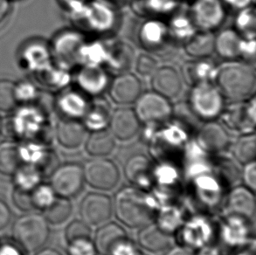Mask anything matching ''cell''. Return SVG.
<instances>
[{
    "instance_id": "cell-2",
    "label": "cell",
    "mask_w": 256,
    "mask_h": 255,
    "mask_svg": "<svg viewBox=\"0 0 256 255\" xmlns=\"http://www.w3.org/2000/svg\"><path fill=\"white\" fill-rule=\"evenodd\" d=\"M114 212L122 224L139 229L152 223L155 217V204L140 189L124 187L116 195Z\"/></svg>"
},
{
    "instance_id": "cell-44",
    "label": "cell",
    "mask_w": 256,
    "mask_h": 255,
    "mask_svg": "<svg viewBox=\"0 0 256 255\" xmlns=\"http://www.w3.org/2000/svg\"><path fill=\"white\" fill-rule=\"evenodd\" d=\"M133 65L135 66L136 72L142 77H152L158 68V62L155 57L146 52L136 56Z\"/></svg>"
},
{
    "instance_id": "cell-58",
    "label": "cell",
    "mask_w": 256,
    "mask_h": 255,
    "mask_svg": "<svg viewBox=\"0 0 256 255\" xmlns=\"http://www.w3.org/2000/svg\"><path fill=\"white\" fill-rule=\"evenodd\" d=\"M208 245L204 246H202L201 248L202 250L200 251V254L198 255H218V251L217 249L215 248H209L208 246Z\"/></svg>"
},
{
    "instance_id": "cell-13",
    "label": "cell",
    "mask_w": 256,
    "mask_h": 255,
    "mask_svg": "<svg viewBox=\"0 0 256 255\" xmlns=\"http://www.w3.org/2000/svg\"><path fill=\"white\" fill-rule=\"evenodd\" d=\"M190 16L197 29L212 32L225 20L224 3L222 0H195Z\"/></svg>"
},
{
    "instance_id": "cell-39",
    "label": "cell",
    "mask_w": 256,
    "mask_h": 255,
    "mask_svg": "<svg viewBox=\"0 0 256 255\" xmlns=\"http://www.w3.org/2000/svg\"><path fill=\"white\" fill-rule=\"evenodd\" d=\"M38 76L40 80L50 88H63L68 85L71 80L70 70L54 64Z\"/></svg>"
},
{
    "instance_id": "cell-4",
    "label": "cell",
    "mask_w": 256,
    "mask_h": 255,
    "mask_svg": "<svg viewBox=\"0 0 256 255\" xmlns=\"http://www.w3.org/2000/svg\"><path fill=\"white\" fill-rule=\"evenodd\" d=\"M70 20L82 30L105 34L114 28L116 14L110 4L104 1H91L76 10H71Z\"/></svg>"
},
{
    "instance_id": "cell-61",
    "label": "cell",
    "mask_w": 256,
    "mask_h": 255,
    "mask_svg": "<svg viewBox=\"0 0 256 255\" xmlns=\"http://www.w3.org/2000/svg\"><path fill=\"white\" fill-rule=\"evenodd\" d=\"M0 130H1V121H0Z\"/></svg>"
},
{
    "instance_id": "cell-26",
    "label": "cell",
    "mask_w": 256,
    "mask_h": 255,
    "mask_svg": "<svg viewBox=\"0 0 256 255\" xmlns=\"http://www.w3.org/2000/svg\"><path fill=\"white\" fill-rule=\"evenodd\" d=\"M135 52L130 46L125 42H118L108 46L105 64L111 72L121 74L128 72L135 60Z\"/></svg>"
},
{
    "instance_id": "cell-19",
    "label": "cell",
    "mask_w": 256,
    "mask_h": 255,
    "mask_svg": "<svg viewBox=\"0 0 256 255\" xmlns=\"http://www.w3.org/2000/svg\"><path fill=\"white\" fill-rule=\"evenodd\" d=\"M77 85L84 94L97 96L108 86V76L102 66L84 65L77 72Z\"/></svg>"
},
{
    "instance_id": "cell-14",
    "label": "cell",
    "mask_w": 256,
    "mask_h": 255,
    "mask_svg": "<svg viewBox=\"0 0 256 255\" xmlns=\"http://www.w3.org/2000/svg\"><path fill=\"white\" fill-rule=\"evenodd\" d=\"M110 96L114 104L127 106L135 104L142 94V83L140 80L130 72L118 74L110 86Z\"/></svg>"
},
{
    "instance_id": "cell-27",
    "label": "cell",
    "mask_w": 256,
    "mask_h": 255,
    "mask_svg": "<svg viewBox=\"0 0 256 255\" xmlns=\"http://www.w3.org/2000/svg\"><path fill=\"white\" fill-rule=\"evenodd\" d=\"M111 114V108L107 100L96 98L90 102L82 124L90 131L105 130L110 124Z\"/></svg>"
},
{
    "instance_id": "cell-48",
    "label": "cell",
    "mask_w": 256,
    "mask_h": 255,
    "mask_svg": "<svg viewBox=\"0 0 256 255\" xmlns=\"http://www.w3.org/2000/svg\"><path fill=\"white\" fill-rule=\"evenodd\" d=\"M34 202L35 209L44 210L52 203L56 198V194L48 184H40L34 188Z\"/></svg>"
},
{
    "instance_id": "cell-46",
    "label": "cell",
    "mask_w": 256,
    "mask_h": 255,
    "mask_svg": "<svg viewBox=\"0 0 256 255\" xmlns=\"http://www.w3.org/2000/svg\"><path fill=\"white\" fill-rule=\"evenodd\" d=\"M38 96V90L34 83L23 80L15 84V97L18 102L30 104Z\"/></svg>"
},
{
    "instance_id": "cell-31",
    "label": "cell",
    "mask_w": 256,
    "mask_h": 255,
    "mask_svg": "<svg viewBox=\"0 0 256 255\" xmlns=\"http://www.w3.org/2000/svg\"><path fill=\"white\" fill-rule=\"evenodd\" d=\"M243 37L238 32L226 29L220 32L214 38V51L226 60L240 57Z\"/></svg>"
},
{
    "instance_id": "cell-11",
    "label": "cell",
    "mask_w": 256,
    "mask_h": 255,
    "mask_svg": "<svg viewBox=\"0 0 256 255\" xmlns=\"http://www.w3.org/2000/svg\"><path fill=\"white\" fill-rule=\"evenodd\" d=\"M136 113L146 124H160L170 119L172 107L166 98L156 92L142 94L136 102Z\"/></svg>"
},
{
    "instance_id": "cell-35",
    "label": "cell",
    "mask_w": 256,
    "mask_h": 255,
    "mask_svg": "<svg viewBox=\"0 0 256 255\" xmlns=\"http://www.w3.org/2000/svg\"><path fill=\"white\" fill-rule=\"evenodd\" d=\"M44 210V217L48 224L58 226L65 223L71 217L73 212V204L68 198L58 196Z\"/></svg>"
},
{
    "instance_id": "cell-33",
    "label": "cell",
    "mask_w": 256,
    "mask_h": 255,
    "mask_svg": "<svg viewBox=\"0 0 256 255\" xmlns=\"http://www.w3.org/2000/svg\"><path fill=\"white\" fill-rule=\"evenodd\" d=\"M24 162L21 145L14 142L6 141L0 144V173L14 175L22 167Z\"/></svg>"
},
{
    "instance_id": "cell-53",
    "label": "cell",
    "mask_w": 256,
    "mask_h": 255,
    "mask_svg": "<svg viewBox=\"0 0 256 255\" xmlns=\"http://www.w3.org/2000/svg\"><path fill=\"white\" fill-rule=\"evenodd\" d=\"M12 218L10 208L3 200H0V231L6 228Z\"/></svg>"
},
{
    "instance_id": "cell-1",
    "label": "cell",
    "mask_w": 256,
    "mask_h": 255,
    "mask_svg": "<svg viewBox=\"0 0 256 255\" xmlns=\"http://www.w3.org/2000/svg\"><path fill=\"white\" fill-rule=\"evenodd\" d=\"M214 82L222 96L232 102L254 96L256 71L248 63L229 62L218 66Z\"/></svg>"
},
{
    "instance_id": "cell-36",
    "label": "cell",
    "mask_w": 256,
    "mask_h": 255,
    "mask_svg": "<svg viewBox=\"0 0 256 255\" xmlns=\"http://www.w3.org/2000/svg\"><path fill=\"white\" fill-rule=\"evenodd\" d=\"M232 154L237 162L242 164L256 161V139L254 133L243 134L234 142Z\"/></svg>"
},
{
    "instance_id": "cell-51",
    "label": "cell",
    "mask_w": 256,
    "mask_h": 255,
    "mask_svg": "<svg viewBox=\"0 0 256 255\" xmlns=\"http://www.w3.org/2000/svg\"><path fill=\"white\" fill-rule=\"evenodd\" d=\"M244 186L248 189L254 192L256 188V161L248 162L244 164L242 174Z\"/></svg>"
},
{
    "instance_id": "cell-16",
    "label": "cell",
    "mask_w": 256,
    "mask_h": 255,
    "mask_svg": "<svg viewBox=\"0 0 256 255\" xmlns=\"http://www.w3.org/2000/svg\"><path fill=\"white\" fill-rule=\"evenodd\" d=\"M152 86L154 92L172 100L180 96L183 82L180 72L170 66H158L152 76Z\"/></svg>"
},
{
    "instance_id": "cell-34",
    "label": "cell",
    "mask_w": 256,
    "mask_h": 255,
    "mask_svg": "<svg viewBox=\"0 0 256 255\" xmlns=\"http://www.w3.org/2000/svg\"><path fill=\"white\" fill-rule=\"evenodd\" d=\"M214 38L212 32L196 31L184 42V51L195 59L209 57L214 51Z\"/></svg>"
},
{
    "instance_id": "cell-32",
    "label": "cell",
    "mask_w": 256,
    "mask_h": 255,
    "mask_svg": "<svg viewBox=\"0 0 256 255\" xmlns=\"http://www.w3.org/2000/svg\"><path fill=\"white\" fill-rule=\"evenodd\" d=\"M170 36L168 26L161 21H146L140 29L139 38L142 46L149 49H158L166 42Z\"/></svg>"
},
{
    "instance_id": "cell-3",
    "label": "cell",
    "mask_w": 256,
    "mask_h": 255,
    "mask_svg": "<svg viewBox=\"0 0 256 255\" xmlns=\"http://www.w3.org/2000/svg\"><path fill=\"white\" fill-rule=\"evenodd\" d=\"M50 235L48 222L37 214L23 215L15 221L12 226V238L20 248L32 252L42 249Z\"/></svg>"
},
{
    "instance_id": "cell-56",
    "label": "cell",
    "mask_w": 256,
    "mask_h": 255,
    "mask_svg": "<svg viewBox=\"0 0 256 255\" xmlns=\"http://www.w3.org/2000/svg\"><path fill=\"white\" fill-rule=\"evenodd\" d=\"M0 255H22L18 249L15 248L14 246L9 245V244H4L3 246H0Z\"/></svg>"
},
{
    "instance_id": "cell-41",
    "label": "cell",
    "mask_w": 256,
    "mask_h": 255,
    "mask_svg": "<svg viewBox=\"0 0 256 255\" xmlns=\"http://www.w3.org/2000/svg\"><path fill=\"white\" fill-rule=\"evenodd\" d=\"M175 0H136L134 3L136 14L152 16L164 14L172 10Z\"/></svg>"
},
{
    "instance_id": "cell-50",
    "label": "cell",
    "mask_w": 256,
    "mask_h": 255,
    "mask_svg": "<svg viewBox=\"0 0 256 255\" xmlns=\"http://www.w3.org/2000/svg\"><path fill=\"white\" fill-rule=\"evenodd\" d=\"M96 254L91 238H80L68 243V255H96Z\"/></svg>"
},
{
    "instance_id": "cell-38",
    "label": "cell",
    "mask_w": 256,
    "mask_h": 255,
    "mask_svg": "<svg viewBox=\"0 0 256 255\" xmlns=\"http://www.w3.org/2000/svg\"><path fill=\"white\" fill-rule=\"evenodd\" d=\"M108 50V46L104 42H85L80 52V64L82 66L102 65L107 59Z\"/></svg>"
},
{
    "instance_id": "cell-10",
    "label": "cell",
    "mask_w": 256,
    "mask_h": 255,
    "mask_svg": "<svg viewBox=\"0 0 256 255\" xmlns=\"http://www.w3.org/2000/svg\"><path fill=\"white\" fill-rule=\"evenodd\" d=\"M84 168L85 183L96 190H114L121 180L118 166L110 159L97 158L88 162Z\"/></svg>"
},
{
    "instance_id": "cell-49",
    "label": "cell",
    "mask_w": 256,
    "mask_h": 255,
    "mask_svg": "<svg viewBox=\"0 0 256 255\" xmlns=\"http://www.w3.org/2000/svg\"><path fill=\"white\" fill-rule=\"evenodd\" d=\"M15 174L16 186L26 188H34L40 184V180L42 178L34 167L32 166L26 167V169L20 168Z\"/></svg>"
},
{
    "instance_id": "cell-23",
    "label": "cell",
    "mask_w": 256,
    "mask_h": 255,
    "mask_svg": "<svg viewBox=\"0 0 256 255\" xmlns=\"http://www.w3.org/2000/svg\"><path fill=\"white\" fill-rule=\"evenodd\" d=\"M60 144L68 150L80 148L86 138V128L82 122L76 119H68L60 122L56 132Z\"/></svg>"
},
{
    "instance_id": "cell-29",
    "label": "cell",
    "mask_w": 256,
    "mask_h": 255,
    "mask_svg": "<svg viewBox=\"0 0 256 255\" xmlns=\"http://www.w3.org/2000/svg\"><path fill=\"white\" fill-rule=\"evenodd\" d=\"M124 174L130 182L144 188L150 183L152 164L142 154L132 156L125 164Z\"/></svg>"
},
{
    "instance_id": "cell-28",
    "label": "cell",
    "mask_w": 256,
    "mask_h": 255,
    "mask_svg": "<svg viewBox=\"0 0 256 255\" xmlns=\"http://www.w3.org/2000/svg\"><path fill=\"white\" fill-rule=\"evenodd\" d=\"M90 102L84 94L68 90L59 97L57 100V107L68 119H82L86 114Z\"/></svg>"
},
{
    "instance_id": "cell-52",
    "label": "cell",
    "mask_w": 256,
    "mask_h": 255,
    "mask_svg": "<svg viewBox=\"0 0 256 255\" xmlns=\"http://www.w3.org/2000/svg\"><path fill=\"white\" fill-rule=\"evenodd\" d=\"M256 56V40L254 38H243L240 57L248 60H254Z\"/></svg>"
},
{
    "instance_id": "cell-54",
    "label": "cell",
    "mask_w": 256,
    "mask_h": 255,
    "mask_svg": "<svg viewBox=\"0 0 256 255\" xmlns=\"http://www.w3.org/2000/svg\"><path fill=\"white\" fill-rule=\"evenodd\" d=\"M90 1V0H59L60 3L62 4L63 6L66 7V9H68L70 12L79 9Z\"/></svg>"
},
{
    "instance_id": "cell-21",
    "label": "cell",
    "mask_w": 256,
    "mask_h": 255,
    "mask_svg": "<svg viewBox=\"0 0 256 255\" xmlns=\"http://www.w3.org/2000/svg\"><path fill=\"white\" fill-rule=\"evenodd\" d=\"M212 230V226L204 218H192L186 223L180 230V242L188 248H198L208 245Z\"/></svg>"
},
{
    "instance_id": "cell-24",
    "label": "cell",
    "mask_w": 256,
    "mask_h": 255,
    "mask_svg": "<svg viewBox=\"0 0 256 255\" xmlns=\"http://www.w3.org/2000/svg\"><path fill=\"white\" fill-rule=\"evenodd\" d=\"M226 209L232 215H238L248 220L254 217L256 200L253 190L245 186L234 188L228 198Z\"/></svg>"
},
{
    "instance_id": "cell-57",
    "label": "cell",
    "mask_w": 256,
    "mask_h": 255,
    "mask_svg": "<svg viewBox=\"0 0 256 255\" xmlns=\"http://www.w3.org/2000/svg\"><path fill=\"white\" fill-rule=\"evenodd\" d=\"M10 10L9 0H0V22L7 17Z\"/></svg>"
},
{
    "instance_id": "cell-20",
    "label": "cell",
    "mask_w": 256,
    "mask_h": 255,
    "mask_svg": "<svg viewBox=\"0 0 256 255\" xmlns=\"http://www.w3.org/2000/svg\"><path fill=\"white\" fill-rule=\"evenodd\" d=\"M138 242L141 248L152 254L166 252L172 246L170 234L164 231L158 224H146L139 228Z\"/></svg>"
},
{
    "instance_id": "cell-15",
    "label": "cell",
    "mask_w": 256,
    "mask_h": 255,
    "mask_svg": "<svg viewBox=\"0 0 256 255\" xmlns=\"http://www.w3.org/2000/svg\"><path fill=\"white\" fill-rule=\"evenodd\" d=\"M229 142L230 138L224 127L214 121H208L198 133V146L203 152L210 154L225 152Z\"/></svg>"
},
{
    "instance_id": "cell-60",
    "label": "cell",
    "mask_w": 256,
    "mask_h": 255,
    "mask_svg": "<svg viewBox=\"0 0 256 255\" xmlns=\"http://www.w3.org/2000/svg\"><path fill=\"white\" fill-rule=\"evenodd\" d=\"M170 255H194L192 252L186 251V249H178V250H175L172 252Z\"/></svg>"
},
{
    "instance_id": "cell-42",
    "label": "cell",
    "mask_w": 256,
    "mask_h": 255,
    "mask_svg": "<svg viewBox=\"0 0 256 255\" xmlns=\"http://www.w3.org/2000/svg\"><path fill=\"white\" fill-rule=\"evenodd\" d=\"M17 104L15 84L9 80H0V111L12 110Z\"/></svg>"
},
{
    "instance_id": "cell-5",
    "label": "cell",
    "mask_w": 256,
    "mask_h": 255,
    "mask_svg": "<svg viewBox=\"0 0 256 255\" xmlns=\"http://www.w3.org/2000/svg\"><path fill=\"white\" fill-rule=\"evenodd\" d=\"M189 102L194 114L208 122L220 116L224 108V96L211 82L192 86Z\"/></svg>"
},
{
    "instance_id": "cell-7",
    "label": "cell",
    "mask_w": 256,
    "mask_h": 255,
    "mask_svg": "<svg viewBox=\"0 0 256 255\" xmlns=\"http://www.w3.org/2000/svg\"><path fill=\"white\" fill-rule=\"evenodd\" d=\"M86 40L77 30H68L56 36L51 48L52 60L57 65L70 70L80 64V56Z\"/></svg>"
},
{
    "instance_id": "cell-55",
    "label": "cell",
    "mask_w": 256,
    "mask_h": 255,
    "mask_svg": "<svg viewBox=\"0 0 256 255\" xmlns=\"http://www.w3.org/2000/svg\"><path fill=\"white\" fill-rule=\"evenodd\" d=\"M222 2L234 9L242 10L243 8L250 6L252 0H222Z\"/></svg>"
},
{
    "instance_id": "cell-6",
    "label": "cell",
    "mask_w": 256,
    "mask_h": 255,
    "mask_svg": "<svg viewBox=\"0 0 256 255\" xmlns=\"http://www.w3.org/2000/svg\"><path fill=\"white\" fill-rule=\"evenodd\" d=\"M14 134L26 141L42 142V138L48 130L45 113L38 108L26 104L14 113L12 121Z\"/></svg>"
},
{
    "instance_id": "cell-22",
    "label": "cell",
    "mask_w": 256,
    "mask_h": 255,
    "mask_svg": "<svg viewBox=\"0 0 256 255\" xmlns=\"http://www.w3.org/2000/svg\"><path fill=\"white\" fill-rule=\"evenodd\" d=\"M21 57L26 66L36 74L52 65L51 48L42 42H32L26 46Z\"/></svg>"
},
{
    "instance_id": "cell-59",
    "label": "cell",
    "mask_w": 256,
    "mask_h": 255,
    "mask_svg": "<svg viewBox=\"0 0 256 255\" xmlns=\"http://www.w3.org/2000/svg\"><path fill=\"white\" fill-rule=\"evenodd\" d=\"M36 255H62L59 251L54 248L42 249Z\"/></svg>"
},
{
    "instance_id": "cell-30",
    "label": "cell",
    "mask_w": 256,
    "mask_h": 255,
    "mask_svg": "<svg viewBox=\"0 0 256 255\" xmlns=\"http://www.w3.org/2000/svg\"><path fill=\"white\" fill-rule=\"evenodd\" d=\"M86 153L94 158H105L110 155L116 148V138L107 128L91 131L85 139Z\"/></svg>"
},
{
    "instance_id": "cell-18",
    "label": "cell",
    "mask_w": 256,
    "mask_h": 255,
    "mask_svg": "<svg viewBox=\"0 0 256 255\" xmlns=\"http://www.w3.org/2000/svg\"><path fill=\"white\" fill-rule=\"evenodd\" d=\"M128 238L127 232L121 224L116 222H106L97 229L93 242L97 254L110 255L120 243Z\"/></svg>"
},
{
    "instance_id": "cell-43",
    "label": "cell",
    "mask_w": 256,
    "mask_h": 255,
    "mask_svg": "<svg viewBox=\"0 0 256 255\" xmlns=\"http://www.w3.org/2000/svg\"><path fill=\"white\" fill-rule=\"evenodd\" d=\"M32 192H34V188H26V187L16 186L12 193L14 204L20 210H24V212L34 210L35 206Z\"/></svg>"
},
{
    "instance_id": "cell-45",
    "label": "cell",
    "mask_w": 256,
    "mask_h": 255,
    "mask_svg": "<svg viewBox=\"0 0 256 255\" xmlns=\"http://www.w3.org/2000/svg\"><path fill=\"white\" fill-rule=\"evenodd\" d=\"M66 243L80 240V238H91V228L82 220L72 221L66 226L65 231Z\"/></svg>"
},
{
    "instance_id": "cell-9",
    "label": "cell",
    "mask_w": 256,
    "mask_h": 255,
    "mask_svg": "<svg viewBox=\"0 0 256 255\" xmlns=\"http://www.w3.org/2000/svg\"><path fill=\"white\" fill-rule=\"evenodd\" d=\"M222 122L230 130L242 134L254 133L256 130V99L254 96L245 100H236L229 107L223 108Z\"/></svg>"
},
{
    "instance_id": "cell-12",
    "label": "cell",
    "mask_w": 256,
    "mask_h": 255,
    "mask_svg": "<svg viewBox=\"0 0 256 255\" xmlns=\"http://www.w3.org/2000/svg\"><path fill=\"white\" fill-rule=\"evenodd\" d=\"M114 206L110 196L100 192L86 194L80 204L82 220L90 226H100L110 220Z\"/></svg>"
},
{
    "instance_id": "cell-8",
    "label": "cell",
    "mask_w": 256,
    "mask_h": 255,
    "mask_svg": "<svg viewBox=\"0 0 256 255\" xmlns=\"http://www.w3.org/2000/svg\"><path fill=\"white\" fill-rule=\"evenodd\" d=\"M85 184L84 166L78 162H66L56 168L51 175V187L56 196L72 198L78 196Z\"/></svg>"
},
{
    "instance_id": "cell-17",
    "label": "cell",
    "mask_w": 256,
    "mask_h": 255,
    "mask_svg": "<svg viewBox=\"0 0 256 255\" xmlns=\"http://www.w3.org/2000/svg\"><path fill=\"white\" fill-rule=\"evenodd\" d=\"M141 122L135 110L128 108H121L111 114L110 121L111 134L119 141L132 140L138 133Z\"/></svg>"
},
{
    "instance_id": "cell-37",
    "label": "cell",
    "mask_w": 256,
    "mask_h": 255,
    "mask_svg": "<svg viewBox=\"0 0 256 255\" xmlns=\"http://www.w3.org/2000/svg\"><path fill=\"white\" fill-rule=\"evenodd\" d=\"M170 36L180 42H186L197 31V28L190 18V14H176L167 26Z\"/></svg>"
},
{
    "instance_id": "cell-40",
    "label": "cell",
    "mask_w": 256,
    "mask_h": 255,
    "mask_svg": "<svg viewBox=\"0 0 256 255\" xmlns=\"http://www.w3.org/2000/svg\"><path fill=\"white\" fill-rule=\"evenodd\" d=\"M236 31L243 38H254L256 18L254 7L250 6L240 10L236 20Z\"/></svg>"
},
{
    "instance_id": "cell-25",
    "label": "cell",
    "mask_w": 256,
    "mask_h": 255,
    "mask_svg": "<svg viewBox=\"0 0 256 255\" xmlns=\"http://www.w3.org/2000/svg\"><path fill=\"white\" fill-rule=\"evenodd\" d=\"M218 66L208 57L188 62L184 65L182 69L184 79L190 86L206 82H212L217 74Z\"/></svg>"
},
{
    "instance_id": "cell-47",
    "label": "cell",
    "mask_w": 256,
    "mask_h": 255,
    "mask_svg": "<svg viewBox=\"0 0 256 255\" xmlns=\"http://www.w3.org/2000/svg\"><path fill=\"white\" fill-rule=\"evenodd\" d=\"M180 222L181 215L180 210L176 208L168 207L166 209H164L160 214V224H158V226L164 231L170 234L180 226Z\"/></svg>"
}]
</instances>
